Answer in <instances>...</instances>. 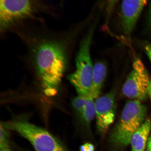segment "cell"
<instances>
[{"label":"cell","mask_w":151,"mask_h":151,"mask_svg":"<svg viewBox=\"0 0 151 151\" xmlns=\"http://www.w3.org/2000/svg\"><path fill=\"white\" fill-rule=\"evenodd\" d=\"M35 61L43 92L49 97L55 96L66 68L63 47L54 41L41 42L36 49Z\"/></svg>","instance_id":"1"},{"label":"cell","mask_w":151,"mask_h":151,"mask_svg":"<svg viewBox=\"0 0 151 151\" xmlns=\"http://www.w3.org/2000/svg\"><path fill=\"white\" fill-rule=\"evenodd\" d=\"M147 113L146 106L141 101L132 100L128 102L111 134L112 142L122 147L131 144L132 136L144 122Z\"/></svg>","instance_id":"2"},{"label":"cell","mask_w":151,"mask_h":151,"mask_svg":"<svg viewBox=\"0 0 151 151\" xmlns=\"http://www.w3.org/2000/svg\"><path fill=\"white\" fill-rule=\"evenodd\" d=\"M94 29H90L83 40L76 58V69L68 78L79 95L88 96L91 90L94 65L90 54V46Z\"/></svg>","instance_id":"3"},{"label":"cell","mask_w":151,"mask_h":151,"mask_svg":"<svg viewBox=\"0 0 151 151\" xmlns=\"http://www.w3.org/2000/svg\"><path fill=\"white\" fill-rule=\"evenodd\" d=\"M3 125L25 138L36 151H69L59 139L48 132L25 121L9 122Z\"/></svg>","instance_id":"4"},{"label":"cell","mask_w":151,"mask_h":151,"mask_svg":"<svg viewBox=\"0 0 151 151\" xmlns=\"http://www.w3.org/2000/svg\"><path fill=\"white\" fill-rule=\"evenodd\" d=\"M150 83L142 62L137 59L134 62L131 70L123 86L122 93L129 99L142 101L148 94Z\"/></svg>","instance_id":"5"},{"label":"cell","mask_w":151,"mask_h":151,"mask_svg":"<svg viewBox=\"0 0 151 151\" xmlns=\"http://www.w3.org/2000/svg\"><path fill=\"white\" fill-rule=\"evenodd\" d=\"M33 5L29 1H1L0 22L4 30L17 21L31 15Z\"/></svg>","instance_id":"6"},{"label":"cell","mask_w":151,"mask_h":151,"mask_svg":"<svg viewBox=\"0 0 151 151\" xmlns=\"http://www.w3.org/2000/svg\"><path fill=\"white\" fill-rule=\"evenodd\" d=\"M115 95L111 92L98 98L95 101L96 124L99 131L104 133L115 118Z\"/></svg>","instance_id":"7"},{"label":"cell","mask_w":151,"mask_h":151,"mask_svg":"<svg viewBox=\"0 0 151 151\" xmlns=\"http://www.w3.org/2000/svg\"><path fill=\"white\" fill-rule=\"evenodd\" d=\"M147 1H124L121 4V18L124 34L129 36L134 28Z\"/></svg>","instance_id":"8"},{"label":"cell","mask_w":151,"mask_h":151,"mask_svg":"<svg viewBox=\"0 0 151 151\" xmlns=\"http://www.w3.org/2000/svg\"><path fill=\"white\" fill-rule=\"evenodd\" d=\"M106 65L102 62H97L94 65L91 90L88 96L94 99L99 97L107 74Z\"/></svg>","instance_id":"9"},{"label":"cell","mask_w":151,"mask_h":151,"mask_svg":"<svg viewBox=\"0 0 151 151\" xmlns=\"http://www.w3.org/2000/svg\"><path fill=\"white\" fill-rule=\"evenodd\" d=\"M151 130V122L147 119L132 136V151H144Z\"/></svg>","instance_id":"10"},{"label":"cell","mask_w":151,"mask_h":151,"mask_svg":"<svg viewBox=\"0 0 151 151\" xmlns=\"http://www.w3.org/2000/svg\"><path fill=\"white\" fill-rule=\"evenodd\" d=\"M93 97L88 96L87 101L81 114L85 122L89 124L96 116L95 101Z\"/></svg>","instance_id":"11"},{"label":"cell","mask_w":151,"mask_h":151,"mask_svg":"<svg viewBox=\"0 0 151 151\" xmlns=\"http://www.w3.org/2000/svg\"><path fill=\"white\" fill-rule=\"evenodd\" d=\"M88 96L79 95L73 100V105L77 112L82 114L87 101Z\"/></svg>","instance_id":"12"},{"label":"cell","mask_w":151,"mask_h":151,"mask_svg":"<svg viewBox=\"0 0 151 151\" xmlns=\"http://www.w3.org/2000/svg\"><path fill=\"white\" fill-rule=\"evenodd\" d=\"M9 146L8 134L6 132L5 128L1 125V138H0V147Z\"/></svg>","instance_id":"13"},{"label":"cell","mask_w":151,"mask_h":151,"mask_svg":"<svg viewBox=\"0 0 151 151\" xmlns=\"http://www.w3.org/2000/svg\"><path fill=\"white\" fill-rule=\"evenodd\" d=\"M94 147L93 145L86 143L80 147V151H94Z\"/></svg>","instance_id":"14"},{"label":"cell","mask_w":151,"mask_h":151,"mask_svg":"<svg viewBox=\"0 0 151 151\" xmlns=\"http://www.w3.org/2000/svg\"><path fill=\"white\" fill-rule=\"evenodd\" d=\"M146 54L151 62V45H149L145 47Z\"/></svg>","instance_id":"15"},{"label":"cell","mask_w":151,"mask_h":151,"mask_svg":"<svg viewBox=\"0 0 151 151\" xmlns=\"http://www.w3.org/2000/svg\"><path fill=\"white\" fill-rule=\"evenodd\" d=\"M146 151H151V135L148 139Z\"/></svg>","instance_id":"16"},{"label":"cell","mask_w":151,"mask_h":151,"mask_svg":"<svg viewBox=\"0 0 151 151\" xmlns=\"http://www.w3.org/2000/svg\"><path fill=\"white\" fill-rule=\"evenodd\" d=\"M0 151H13L9 146L0 147Z\"/></svg>","instance_id":"17"},{"label":"cell","mask_w":151,"mask_h":151,"mask_svg":"<svg viewBox=\"0 0 151 151\" xmlns=\"http://www.w3.org/2000/svg\"><path fill=\"white\" fill-rule=\"evenodd\" d=\"M148 94L150 96V98L151 99V86L150 85L148 89Z\"/></svg>","instance_id":"18"},{"label":"cell","mask_w":151,"mask_h":151,"mask_svg":"<svg viewBox=\"0 0 151 151\" xmlns=\"http://www.w3.org/2000/svg\"><path fill=\"white\" fill-rule=\"evenodd\" d=\"M150 22L151 23V7L150 8Z\"/></svg>","instance_id":"19"},{"label":"cell","mask_w":151,"mask_h":151,"mask_svg":"<svg viewBox=\"0 0 151 151\" xmlns=\"http://www.w3.org/2000/svg\"><path fill=\"white\" fill-rule=\"evenodd\" d=\"M150 86H151V82H150Z\"/></svg>","instance_id":"20"}]
</instances>
